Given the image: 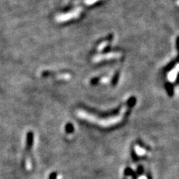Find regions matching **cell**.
<instances>
[{"label": "cell", "instance_id": "cell-1", "mask_svg": "<svg viewBox=\"0 0 179 179\" xmlns=\"http://www.w3.org/2000/svg\"><path fill=\"white\" fill-rule=\"evenodd\" d=\"M176 75H177V70L176 71H172V72H170V74H169V79H170L171 81L175 80L176 78Z\"/></svg>", "mask_w": 179, "mask_h": 179}]
</instances>
